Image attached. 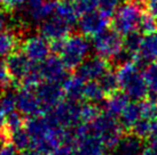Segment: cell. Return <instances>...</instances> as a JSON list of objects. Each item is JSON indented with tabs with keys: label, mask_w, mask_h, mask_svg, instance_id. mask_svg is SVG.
<instances>
[{
	"label": "cell",
	"mask_w": 157,
	"mask_h": 155,
	"mask_svg": "<svg viewBox=\"0 0 157 155\" xmlns=\"http://www.w3.org/2000/svg\"><path fill=\"white\" fill-rule=\"evenodd\" d=\"M119 89L130 99L144 100L149 92V87L144 74L140 70V63L136 60H126L119 64L117 70Z\"/></svg>",
	"instance_id": "6da1fadb"
},
{
	"label": "cell",
	"mask_w": 157,
	"mask_h": 155,
	"mask_svg": "<svg viewBox=\"0 0 157 155\" xmlns=\"http://www.w3.org/2000/svg\"><path fill=\"white\" fill-rule=\"evenodd\" d=\"M144 7V0H125L113 15V29L124 37L139 30Z\"/></svg>",
	"instance_id": "7a4b0ae2"
},
{
	"label": "cell",
	"mask_w": 157,
	"mask_h": 155,
	"mask_svg": "<svg viewBox=\"0 0 157 155\" xmlns=\"http://www.w3.org/2000/svg\"><path fill=\"white\" fill-rule=\"evenodd\" d=\"M75 155H107L109 150L88 122L78 124L74 129Z\"/></svg>",
	"instance_id": "3957f363"
},
{
	"label": "cell",
	"mask_w": 157,
	"mask_h": 155,
	"mask_svg": "<svg viewBox=\"0 0 157 155\" xmlns=\"http://www.w3.org/2000/svg\"><path fill=\"white\" fill-rule=\"evenodd\" d=\"M90 49H91V46L87 40V37L75 33V34H70L64 40L59 55L68 70H76L87 58Z\"/></svg>",
	"instance_id": "277c9868"
},
{
	"label": "cell",
	"mask_w": 157,
	"mask_h": 155,
	"mask_svg": "<svg viewBox=\"0 0 157 155\" xmlns=\"http://www.w3.org/2000/svg\"><path fill=\"white\" fill-rule=\"evenodd\" d=\"M90 123L91 129L102 139L109 151H113L122 139L123 127L116 116L109 115L107 113L99 114Z\"/></svg>",
	"instance_id": "5b68a950"
},
{
	"label": "cell",
	"mask_w": 157,
	"mask_h": 155,
	"mask_svg": "<svg viewBox=\"0 0 157 155\" xmlns=\"http://www.w3.org/2000/svg\"><path fill=\"white\" fill-rule=\"evenodd\" d=\"M49 119L63 129H75L80 123L82 119V104L74 100H62L47 114Z\"/></svg>",
	"instance_id": "8992f818"
},
{
	"label": "cell",
	"mask_w": 157,
	"mask_h": 155,
	"mask_svg": "<svg viewBox=\"0 0 157 155\" xmlns=\"http://www.w3.org/2000/svg\"><path fill=\"white\" fill-rule=\"evenodd\" d=\"M93 48L99 56L116 60L124 50V40L113 29L105 30L93 38Z\"/></svg>",
	"instance_id": "52a82bcc"
},
{
	"label": "cell",
	"mask_w": 157,
	"mask_h": 155,
	"mask_svg": "<svg viewBox=\"0 0 157 155\" xmlns=\"http://www.w3.org/2000/svg\"><path fill=\"white\" fill-rule=\"evenodd\" d=\"M16 99H17L18 112H21L24 116L32 117V116L47 115L35 89L22 87L16 94Z\"/></svg>",
	"instance_id": "ba28073f"
},
{
	"label": "cell",
	"mask_w": 157,
	"mask_h": 155,
	"mask_svg": "<svg viewBox=\"0 0 157 155\" xmlns=\"http://www.w3.org/2000/svg\"><path fill=\"white\" fill-rule=\"evenodd\" d=\"M38 71L43 81L46 82L62 83L68 78V67L62 62L61 57L56 55L48 56L41 63H38Z\"/></svg>",
	"instance_id": "9c48e42d"
},
{
	"label": "cell",
	"mask_w": 157,
	"mask_h": 155,
	"mask_svg": "<svg viewBox=\"0 0 157 155\" xmlns=\"http://www.w3.org/2000/svg\"><path fill=\"white\" fill-rule=\"evenodd\" d=\"M71 24L64 21L59 15L51 16L44 22H41L39 26V33L49 42L56 40H64L70 35Z\"/></svg>",
	"instance_id": "30bf717a"
},
{
	"label": "cell",
	"mask_w": 157,
	"mask_h": 155,
	"mask_svg": "<svg viewBox=\"0 0 157 155\" xmlns=\"http://www.w3.org/2000/svg\"><path fill=\"white\" fill-rule=\"evenodd\" d=\"M77 24L82 34L85 37L94 38L107 30V26L109 24V18L103 14H101L99 10L98 12L92 10L90 13L80 15Z\"/></svg>",
	"instance_id": "8fae6325"
},
{
	"label": "cell",
	"mask_w": 157,
	"mask_h": 155,
	"mask_svg": "<svg viewBox=\"0 0 157 155\" xmlns=\"http://www.w3.org/2000/svg\"><path fill=\"white\" fill-rule=\"evenodd\" d=\"M109 70L110 65L108 59L98 55L84 60L76 69V74L85 81H98Z\"/></svg>",
	"instance_id": "7c38bea8"
},
{
	"label": "cell",
	"mask_w": 157,
	"mask_h": 155,
	"mask_svg": "<svg viewBox=\"0 0 157 155\" xmlns=\"http://www.w3.org/2000/svg\"><path fill=\"white\" fill-rule=\"evenodd\" d=\"M35 90L47 114L52 112L53 108L61 103L63 98L66 97L62 85L60 83L43 81L36 87Z\"/></svg>",
	"instance_id": "4fadbf2b"
},
{
	"label": "cell",
	"mask_w": 157,
	"mask_h": 155,
	"mask_svg": "<svg viewBox=\"0 0 157 155\" xmlns=\"http://www.w3.org/2000/svg\"><path fill=\"white\" fill-rule=\"evenodd\" d=\"M6 64L9 73L13 78V81H17L21 83L23 79L35 69L37 63H33L23 52L15 50L9 56L6 57Z\"/></svg>",
	"instance_id": "5bb4252c"
},
{
	"label": "cell",
	"mask_w": 157,
	"mask_h": 155,
	"mask_svg": "<svg viewBox=\"0 0 157 155\" xmlns=\"http://www.w3.org/2000/svg\"><path fill=\"white\" fill-rule=\"evenodd\" d=\"M22 52L33 63H41L48 57L51 45L43 35H30L22 42Z\"/></svg>",
	"instance_id": "9a60e30c"
},
{
	"label": "cell",
	"mask_w": 157,
	"mask_h": 155,
	"mask_svg": "<svg viewBox=\"0 0 157 155\" xmlns=\"http://www.w3.org/2000/svg\"><path fill=\"white\" fill-rule=\"evenodd\" d=\"M57 2L54 0H41L28 4V16L35 22H44L56 12Z\"/></svg>",
	"instance_id": "2e32d148"
},
{
	"label": "cell",
	"mask_w": 157,
	"mask_h": 155,
	"mask_svg": "<svg viewBox=\"0 0 157 155\" xmlns=\"http://www.w3.org/2000/svg\"><path fill=\"white\" fill-rule=\"evenodd\" d=\"M135 60L138 63H153L157 60V31L142 37L139 54Z\"/></svg>",
	"instance_id": "e0dca14e"
},
{
	"label": "cell",
	"mask_w": 157,
	"mask_h": 155,
	"mask_svg": "<svg viewBox=\"0 0 157 155\" xmlns=\"http://www.w3.org/2000/svg\"><path fill=\"white\" fill-rule=\"evenodd\" d=\"M144 150L142 138L131 134L122 137L117 147L113 150V155H141Z\"/></svg>",
	"instance_id": "ac0fdd59"
},
{
	"label": "cell",
	"mask_w": 157,
	"mask_h": 155,
	"mask_svg": "<svg viewBox=\"0 0 157 155\" xmlns=\"http://www.w3.org/2000/svg\"><path fill=\"white\" fill-rule=\"evenodd\" d=\"M85 83L86 81L83 80L77 74L68 77L62 82V88L64 91V96L69 100H74V102H79L83 99L84 88H85Z\"/></svg>",
	"instance_id": "d6986e66"
},
{
	"label": "cell",
	"mask_w": 157,
	"mask_h": 155,
	"mask_svg": "<svg viewBox=\"0 0 157 155\" xmlns=\"http://www.w3.org/2000/svg\"><path fill=\"white\" fill-rule=\"evenodd\" d=\"M142 117L141 115V107H140V102H130L125 108L119 114V122L122 124L123 129L132 130V128L136 124V122Z\"/></svg>",
	"instance_id": "ffe728a7"
},
{
	"label": "cell",
	"mask_w": 157,
	"mask_h": 155,
	"mask_svg": "<svg viewBox=\"0 0 157 155\" xmlns=\"http://www.w3.org/2000/svg\"><path fill=\"white\" fill-rule=\"evenodd\" d=\"M108 98L105 103V113L109 114V115L113 116H118L122 111L125 108L127 104L130 103L128 102V97H127L124 92H119V91H116L111 95L107 96Z\"/></svg>",
	"instance_id": "44dd1931"
},
{
	"label": "cell",
	"mask_w": 157,
	"mask_h": 155,
	"mask_svg": "<svg viewBox=\"0 0 157 155\" xmlns=\"http://www.w3.org/2000/svg\"><path fill=\"white\" fill-rule=\"evenodd\" d=\"M18 46V34L13 30L0 31V58L9 56Z\"/></svg>",
	"instance_id": "7402d4cb"
},
{
	"label": "cell",
	"mask_w": 157,
	"mask_h": 155,
	"mask_svg": "<svg viewBox=\"0 0 157 155\" xmlns=\"http://www.w3.org/2000/svg\"><path fill=\"white\" fill-rule=\"evenodd\" d=\"M105 92L102 89L99 81H86L85 88H84L83 99L88 103H100L105 97Z\"/></svg>",
	"instance_id": "603a6c76"
},
{
	"label": "cell",
	"mask_w": 157,
	"mask_h": 155,
	"mask_svg": "<svg viewBox=\"0 0 157 155\" xmlns=\"http://www.w3.org/2000/svg\"><path fill=\"white\" fill-rule=\"evenodd\" d=\"M56 15H59L60 17H62L64 21L70 23L71 25H74L75 23L78 22V16L79 13L76 9L74 2L70 1H60L57 2L56 7Z\"/></svg>",
	"instance_id": "cb8c5ba5"
},
{
	"label": "cell",
	"mask_w": 157,
	"mask_h": 155,
	"mask_svg": "<svg viewBox=\"0 0 157 155\" xmlns=\"http://www.w3.org/2000/svg\"><path fill=\"white\" fill-rule=\"evenodd\" d=\"M10 142L16 147V150L23 152L31 147V137L25 128H20L17 130H14L9 132Z\"/></svg>",
	"instance_id": "d4e9b609"
},
{
	"label": "cell",
	"mask_w": 157,
	"mask_h": 155,
	"mask_svg": "<svg viewBox=\"0 0 157 155\" xmlns=\"http://www.w3.org/2000/svg\"><path fill=\"white\" fill-rule=\"evenodd\" d=\"M141 41H142V37L136 31L125 35V39H124V50L130 55V57L133 60L136 59V56L139 54Z\"/></svg>",
	"instance_id": "484cf974"
},
{
	"label": "cell",
	"mask_w": 157,
	"mask_h": 155,
	"mask_svg": "<svg viewBox=\"0 0 157 155\" xmlns=\"http://www.w3.org/2000/svg\"><path fill=\"white\" fill-rule=\"evenodd\" d=\"M144 74L149 87V91L151 94V99L157 103V60L149 63Z\"/></svg>",
	"instance_id": "4316f807"
},
{
	"label": "cell",
	"mask_w": 157,
	"mask_h": 155,
	"mask_svg": "<svg viewBox=\"0 0 157 155\" xmlns=\"http://www.w3.org/2000/svg\"><path fill=\"white\" fill-rule=\"evenodd\" d=\"M16 108H17L16 94L5 89L4 92L0 95V111L7 116L10 113L15 112Z\"/></svg>",
	"instance_id": "83f0119b"
},
{
	"label": "cell",
	"mask_w": 157,
	"mask_h": 155,
	"mask_svg": "<svg viewBox=\"0 0 157 155\" xmlns=\"http://www.w3.org/2000/svg\"><path fill=\"white\" fill-rule=\"evenodd\" d=\"M98 81H99V83L101 85L102 89L105 90L107 96H109V95H111V94H113V92H116V91H118V89H119L117 74L111 72V70H109L107 73L103 74Z\"/></svg>",
	"instance_id": "f1b7e54d"
},
{
	"label": "cell",
	"mask_w": 157,
	"mask_h": 155,
	"mask_svg": "<svg viewBox=\"0 0 157 155\" xmlns=\"http://www.w3.org/2000/svg\"><path fill=\"white\" fill-rule=\"evenodd\" d=\"M122 0H98V10L108 18H111L121 6Z\"/></svg>",
	"instance_id": "f546056e"
},
{
	"label": "cell",
	"mask_w": 157,
	"mask_h": 155,
	"mask_svg": "<svg viewBox=\"0 0 157 155\" xmlns=\"http://www.w3.org/2000/svg\"><path fill=\"white\" fill-rule=\"evenodd\" d=\"M139 30L144 34H149L157 31V20L149 13H144L140 20Z\"/></svg>",
	"instance_id": "4dcf8cb0"
},
{
	"label": "cell",
	"mask_w": 157,
	"mask_h": 155,
	"mask_svg": "<svg viewBox=\"0 0 157 155\" xmlns=\"http://www.w3.org/2000/svg\"><path fill=\"white\" fill-rule=\"evenodd\" d=\"M140 107H141V115L144 119L154 120L157 117V103L151 98L140 100Z\"/></svg>",
	"instance_id": "1f68e13d"
},
{
	"label": "cell",
	"mask_w": 157,
	"mask_h": 155,
	"mask_svg": "<svg viewBox=\"0 0 157 155\" xmlns=\"http://www.w3.org/2000/svg\"><path fill=\"white\" fill-rule=\"evenodd\" d=\"M23 114L21 112H13L10 113L9 115H7V119H6V130L10 132V131H14V130H17L20 128H22L24 125V120H23Z\"/></svg>",
	"instance_id": "d6a6232c"
},
{
	"label": "cell",
	"mask_w": 157,
	"mask_h": 155,
	"mask_svg": "<svg viewBox=\"0 0 157 155\" xmlns=\"http://www.w3.org/2000/svg\"><path fill=\"white\" fill-rule=\"evenodd\" d=\"M150 127H151V120H148V119H144V117H141L138 122H136V124L132 128V134L136 135L138 137L144 138L149 137V135H150Z\"/></svg>",
	"instance_id": "836d02e7"
},
{
	"label": "cell",
	"mask_w": 157,
	"mask_h": 155,
	"mask_svg": "<svg viewBox=\"0 0 157 155\" xmlns=\"http://www.w3.org/2000/svg\"><path fill=\"white\" fill-rule=\"evenodd\" d=\"M100 114L98 106L93 103L82 104V119L83 122H91Z\"/></svg>",
	"instance_id": "e575fe53"
},
{
	"label": "cell",
	"mask_w": 157,
	"mask_h": 155,
	"mask_svg": "<svg viewBox=\"0 0 157 155\" xmlns=\"http://www.w3.org/2000/svg\"><path fill=\"white\" fill-rule=\"evenodd\" d=\"M13 78L10 75L6 64V60L0 59V88L1 89H8L9 86L12 85Z\"/></svg>",
	"instance_id": "d590c367"
},
{
	"label": "cell",
	"mask_w": 157,
	"mask_h": 155,
	"mask_svg": "<svg viewBox=\"0 0 157 155\" xmlns=\"http://www.w3.org/2000/svg\"><path fill=\"white\" fill-rule=\"evenodd\" d=\"M74 5L78 10L79 15H83L92 10H95L98 7V0H75Z\"/></svg>",
	"instance_id": "8d00e7d4"
},
{
	"label": "cell",
	"mask_w": 157,
	"mask_h": 155,
	"mask_svg": "<svg viewBox=\"0 0 157 155\" xmlns=\"http://www.w3.org/2000/svg\"><path fill=\"white\" fill-rule=\"evenodd\" d=\"M141 155H157V139H149L148 144L144 146Z\"/></svg>",
	"instance_id": "74e56055"
},
{
	"label": "cell",
	"mask_w": 157,
	"mask_h": 155,
	"mask_svg": "<svg viewBox=\"0 0 157 155\" xmlns=\"http://www.w3.org/2000/svg\"><path fill=\"white\" fill-rule=\"evenodd\" d=\"M24 1L25 0H0V5L6 10H14L24 4Z\"/></svg>",
	"instance_id": "f35d334b"
},
{
	"label": "cell",
	"mask_w": 157,
	"mask_h": 155,
	"mask_svg": "<svg viewBox=\"0 0 157 155\" xmlns=\"http://www.w3.org/2000/svg\"><path fill=\"white\" fill-rule=\"evenodd\" d=\"M0 155H17V150L12 142H6L0 147Z\"/></svg>",
	"instance_id": "ab89813d"
},
{
	"label": "cell",
	"mask_w": 157,
	"mask_h": 155,
	"mask_svg": "<svg viewBox=\"0 0 157 155\" xmlns=\"http://www.w3.org/2000/svg\"><path fill=\"white\" fill-rule=\"evenodd\" d=\"M144 7L147 12L157 20V0H144Z\"/></svg>",
	"instance_id": "60d3db41"
},
{
	"label": "cell",
	"mask_w": 157,
	"mask_h": 155,
	"mask_svg": "<svg viewBox=\"0 0 157 155\" xmlns=\"http://www.w3.org/2000/svg\"><path fill=\"white\" fill-rule=\"evenodd\" d=\"M149 139H157V117L151 120V127H150V135Z\"/></svg>",
	"instance_id": "b9f144b4"
},
{
	"label": "cell",
	"mask_w": 157,
	"mask_h": 155,
	"mask_svg": "<svg viewBox=\"0 0 157 155\" xmlns=\"http://www.w3.org/2000/svg\"><path fill=\"white\" fill-rule=\"evenodd\" d=\"M8 135H9V132L7 130H0V147L7 142Z\"/></svg>",
	"instance_id": "7bdbcfd3"
},
{
	"label": "cell",
	"mask_w": 157,
	"mask_h": 155,
	"mask_svg": "<svg viewBox=\"0 0 157 155\" xmlns=\"http://www.w3.org/2000/svg\"><path fill=\"white\" fill-rule=\"evenodd\" d=\"M22 155H43L40 152H38L36 148H32V147H30V148H28V150H25V151L22 152Z\"/></svg>",
	"instance_id": "ee69618b"
},
{
	"label": "cell",
	"mask_w": 157,
	"mask_h": 155,
	"mask_svg": "<svg viewBox=\"0 0 157 155\" xmlns=\"http://www.w3.org/2000/svg\"><path fill=\"white\" fill-rule=\"evenodd\" d=\"M5 25H6V16H5V14L0 10V31L4 30Z\"/></svg>",
	"instance_id": "f6af8a7d"
},
{
	"label": "cell",
	"mask_w": 157,
	"mask_h": 155,
	"mask_svg": "<svg viewBox=\"0 0 157 155\" xmlns=\"http://www.w3.org/2000/svg\"><path fill=\"white\" fill-rule=\"evenodd\" d=\"M37 1H41V0H28V4H31V2H37Z\"/></svg>",
	"instance_id": "bcb514c9"
},
{
	"label": "cell",
	"mask_w": 157,
	"mask_h": 155,
	"mask_svg": "<svg viewBox=\"0 0 157 155\" xmlns=\"http://www.w3.org/2000/svg\"><path fill=\"white\" fill-rule=\"evenodd\" d=\"M60 1H70V2H74L75 0H60Z\"/></svg>",
	"instance_id": "7dc6e473"
}]
</instances>
